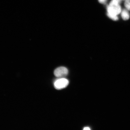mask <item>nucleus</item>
Wrapping results in <instances>:
<instances>
[{"mask_svg": "<svg viewBox=\"0 0 130 130\" xmlns=\"http://www.w3.org/2000/svg\"><path fill=\"white\" fill-rule=\"evenodd\" d=\"M124 6L126 9L130 11V0H125Z\"/></svg>", "mask_w": 130, "mask_h": 130, "instance_id": "423d86ee", "label": "nucleus"}, {"mask_svg": "<svg viewBox=\"0 0 130 130\" xmlns=\"http://www.w3.org/2000/svg\"><path fill=\"white\" fill-rule=\"evenodd\" d=\"M120 3L117 0H112L107 6V13L116 15L120 14L122 11Z\"/></svg>", "mask_w": 130, "mask_h": 130, "instance_id": "f257e3e1", "label": "nucleus"}, {"mask_svg": "<svg viewBox=\"0 0 130 130\" xmlns=\"http://www.w3.org/2000/svg\"><path fill=\"white\" fill-rule=\"evenodd\" d=\"M108 0H98L99 2L101 4H105Z\"/></svg>", "mask_w": 130, "mask_h": 130, "instance_id": "0eeeda50", "label": "nucleus"}, {"mask_svg": "<svg viewBox=\"0 0 130 130\" xmlns=\"http://www.w3.org/2000/svg\"><path fill=\"white\" fill-rule=\"evenodd\" d=\"M107 15L109 18L113 21H116L118 20V15H112L108 13L107 14Z\"/></svg>", "mask_w": 130, "mask_h": 130, "instance_id": "39448f33", "label": "nucleus"}, {"mask_svg": "<svg viewBox=\"0 0 130 130\" xmlns=\"http://www.w3.org/2000/svg\"><path fill=\"white\" fill-rule=\"evenodd\" d=\"M69 81L65 78H61L55 81L54 86L57 89H61L65 88L69 85Z\"/></svg>", "mask_w": 130, "mask_h": 130, "instance_id": "f03ea898", "label": "nucleus"}, {"mask_svg": "<svg viewBox=\"0 0 130 130\" xmlns=\"http://www.w3.org/2000/svg\"><path fill=\"white\" fill-rule=\"evenodd\" d=\"M117 1H118L120 3L122 0H117Z\"/></svg>", "mask_w": 130, "mask_h": 130, "instance_id": "1a4fd4ad", "label": "nucleus"}, {"mask_svg": "<svg viewBox=\"0 0 130 130\" xmlns=\"http://www.w3.org/2000/svg\"><path fill=\"white\" fill-rule=\"evenodd\" d=\"M69 73L68 69L66 67H61L57 68L54 71L55 76L58 78H63L67 75Z\"/></svg>", "mask_w": 130, "mask_h": 130, "instance_id": "7ed1b4c3", "label": "nucleus"}, {"mask_svg": "<svg viewBox=\"0 0 130 130\" xmlns=\"http://www.w3.org/2000/svg\"><path fill=\"white\" fill-rule=\"evenodd\" d=\"M121 17L123 20H126L129 19L130 14L127 9H123L121 11Z\"/></svg>", "mask_w": 130, "mask_h": 130, "instance_id": "20e7f679", "label": "nucleus"}, {"mask_svg": "<svg viewBox=\"0 0 130 130\" xmlns=\"http://www.w3.org/2000/svg\"><path fill=\"white\" fill-rule=\"evenodd\" d=\"M90 128L88 127H85L84 129V130H90Z\"/></svg>", "mask_w": 130, "mask_h": 130, "instance_id": "6e6552de", "label": "nucleus"}]
</instances>
